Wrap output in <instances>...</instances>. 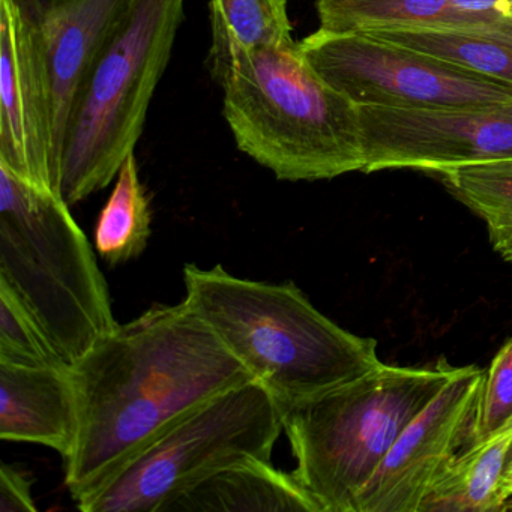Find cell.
<instances>
[{
	"mask_svg": "<svg viewBox=\"0 0 512 512\" xmlns=\"http://www.w3.org/2000/svg\"><path fill=\"white\" fill-rule=\"evenodd\" d=\"M0 166L61 196L46 83L13 0H0Z\"/></svg>",
	"mask_w": 512,
	"mask_h": 512,
	"instance_id": "obj_12",
	"label": "cell"
},
{
	"mask_svg": "<svg viewBox=\"0 0 512 512\" xmlns=\"http://www.w3.org/2000/svg\"><path fill=\"white\" fill-rule=\"evenodd\" d=\"M0 362L31 367L70 365L59 356L37 320L4 283H0Z\"/></svg>",
	"mask_w": 512,
	"mask_h": 512,
	"instance_id": "obj_21",
	"label": "cell"
},
{
	"mask_svg": "<svg viewBox=\"0 0 512 512\" xmlns=\"http://www.w3.org/2000/svg\"><path fill=\"white\" fill-rule=\"evenodd\" d=\"M485 370L467 365L395 440L353 512H421L434 485L469 446Z\"/></svg>",
	"mask_w": 512,
	"mask_h": 512,
	"instance_id": "obj_10",
	"label": "cell"
},
{
	"mask_svg": "<svg viewBox=\"0 0 512 512\" xmlns=\"http://www.w3.org/2000/svg\"><path fill=\"white\" fill-rule=\"evenodd\" d=\"M320 29L331 32L463 29L512 38V25L485 22L451 0H317Z\"/></svg>",
	"mask_w": 512,
	"mask_h": 512,
	"instance_id": "obj_15",
	"label": "cell"
},
{
	"mask_svg": "<svg viewBox=\"0 0 512 512\" xmlns=\"http://www.w3.org/2000/svg\"><path fill=\"white\" fill-rule=\"evenodd\" d=\"M0 283L7 284L67 364L116 326L94 250L55 191L0 166Z\"/></svg>",
	"mask_w": 512,
	"mask_h": 512,
	"instance_id": "obj_4",
	"label": "cell"
},
{
	"mask_svg": "<svg viewBox=\"0 0 512 512\" xmlns=\"http://www.w3.org/2000/svg\"><path fill=\"white\" fill-rule=\"evenodd\" d=\"M182 20L184 0H134L95 59L62 145L59 191L68 205L109 187L134 154Z\"/></svg>",
	"mask_w": 512,
	"mask_h": 512,
	"instance_id": "obj_6",
	"label": "cell"
},
{
	"mask_svg": "<svg viewBox=\"0 0 512 512\" xmlns=\"http://www.w3.org/2000/svg\"><path fill=\"white\" fill-rule=\"evenodd\" d=\"M79 433V395L71 365L0 362V439L47 446L65 460Z\"/></svg>",
	"mask_w": 512,
	"mask_h": 512,
	"instance_id": "obj_13",
	"label": "cell"
},
{
	"mask_svg": "<svg viewBox=\"0 0 512 512\" xmlns=\"http://www.w3.org/2000/svg\"><path fill=\"white\" fill-rule=\"evenodd\" d=\"M439 176L482 218L494 251L512 263V160L455 167Z\"/></svg>",
	"mask_w": 512,
	"mask_h": 512,
	"instance_id": "obj_20",
	"label": "cell"
},
{
	"mask_svg": "<svg viewBox=\"0 0 512 512\" xmlns=\"http://www.w3.org/2000/svg\"><path fill=\"white\" fill-rule=\"evenodd\" d=\"M212 76L233 56L293 41L287 0H211L209 2Z\"/></svg>",
	"mask_w": 512,
	"mask_h": 512,
	"instance_id": "obj_17",
	"label": "cell"
},
{
	"mask_svg": "<svg viewBox=\"0 0 512 512\" xmlns=\"http://www.w3.org/2000/svg\"><path fill=\"white\" fill-rule=\"evenodd\" d=\"M457 10L496 25H512V17L505 13L503 0H451Z\"/></svg>",
	"mask_w": 512,
	"mask_h": 512,
	"instance_id": "obj_24",
	"label": "cell"
},
{
	"mask_svg": "<svg viewBox=\"0 0 512 512\" xmlns=\"http://www.w3.org/2000/svg\"><path fill=\"white\" fill-rule=\"evenodd\" d=\"M32 478L22 467L0 466V512H35Z\"/></svg>",
	"mask_w": 512,
	"mask_h": 512,
	"instance_id": "obj_23",
	"label": "cell"
},
{
	"mask_svg": "<svg viewBox=\"0 0 512 512\" xmlns=\"http://www.w3.org/2000/svg\"><path fill=\"white\" fill-rule=\"evenodd\" d=\"M281 433L280 403L251 380L182 416L77 506L85 512H167L215 473L271 458Z\"/></svg>",
	"mask_w": 512,
	"mask_h": 512,
	"instance_id": "obj_7",
	"label": "cell"
},
{
	"mask_svg": "<svg viewBox=\"0 0 512 512\" xmlns=\"http://www.w3.org/2000/svg\"><path fill=\"white\" fill-rule=\"evenodd\" d=\"M503 8L509 17H512V0H503Z\"/></svg>",
	"mask_w": 512,
	"mask_h": 512,
	"instance_id": "obj_26",
	"label": "cell"
},
{
	"mask_svg": "<svg viewBox=\"0 0 512 512\" xmlns=\"http://www.w3.org/2000/svg\"><path fill=\"white\" fill-rule=\"evenodd\" d=\"M512 425V337L485 370L469 445Z\"/></svg>",
	"mask_w": 512,
	"mask_h": 512,
	"instance_id": "obj_22",
	"label": "cell"
},
{
	"mask_svg": "<svg viewBox=\"0 0 512 512\" xmlns=\"http://www.w3.org/2000/svg\"><path fill=\"white\" fill-rule=\"evenodd\" d=\"M316 73L358 106L430 110L512 100V85L361 32L319 29L299 43Z\"/></svg>",
	"mask_w": 512,
	"mask_h": 512,
	"instance_id": "obj_8",
	"label": "cell"
},
{
	"mask_svg": "<svg viewBox=\"0 0 512 512\" xmlns=\"http://www.w3.org/2000/svg\"><path fill=\"white\" fill-rule=\"evenodd\" d=\"M512 446V425L466 446L434 485L421 512L502 511L500 484Z\"/></svg>",
	"mask_w": 512,
	"mask_h": 512,
	"instance_id": "obj_16",
	"label": "cell"
},
{
	"mask_svg": "<svg viewBox=\"0 0 512 512\" xmlns=\"http://www.w3.org/2000/svg\"><path fill=\"white\" fill-rule=\"evenodd\" d=\"M190 310L281 407L317 397L382 364L377 341L341 328L292 281L265 283L221 265L184 266Z\"/></svg>",
	"mask_w": 512,
	"mask_h": 512,
	"instance_id": "obj_2",
	"label": "cell"
},
{
	"mask_svg": "<svg viewBox=\"0 0 512 512\" xmlns=\"http://www.w3.org/2000/svg\"><path fill=\"white\" fill-rule=\"evenodd\" d=\"M214 79L236 145L275 178L313 182L364 172L358 104L316 73L299 43L239 53Z\"/></svg>",
	"mask_w": 512,
	"mask_h": 512,
	"instance_id": "obj_3",
	"label": "cell"
},
{
	"mask_svg": "<svg viewBox=\"0 0 512 512\" xmlns=\"http://www.w3.org/2000/svg\"><path fill=\"white\" fill-rule=\"evenodd\" d=\"M151 199L140 181L136 157L130 155L116 176L95 226L98 256L110 266L124 265L142 256L152 235Z\"/></svg>",
	"mask_w": 512,
	"mask_h": 512,
	"instance_id": "obj_18",
	"label": "cell"
},
{
	"mask_svg": "<svg viewBox=\"0 0 512 512\" xmlns=\"http://www.w3.org/2000/svg\"><path fill=\"white\" fill-rule=\"evenodd\" d=\"M512 85V38L463 29L361 32Z\"/></svg>",
	"mask_w": 512,
	"mask_h": 512,
	"instance_id": "obj_19",
	"label": "cell"
},
{
	"mask_svg": "<svg viewBox=\"0 0 512 512\" xmlns=\"http://www.w3.org/2000/svg\"><path fill=\"white\" fill-rule=\"evenodd\" d=\"M508 509H512V500L511 503H509Z\"/></svg>",
	"mask_w": 512,
	"mask_h": 512,
	"instance_id": "obj_27",
	"label": "cell"
},
{
	"mask_svg": "<svg viewBox=\"0 0 512 512\" xmlns=\"http://www.w3.org/2000/svg\"><path fill=\"white\" fill-rule=\"evenodd\" d=\"M134 0H13L43 71L61 184L62 145L74 98ZM61 193V191H59Z\"/></svg>",
	"mask_w": 512,
	"mask_h": 512,
	"instance_id": "obj_11",
	"label": "cell"
},
{
	"mask_svg": "<svg viewBox=\"0 0 512 512\" xmlns=\"http://www.w3.org/2000/svg\"><path fill=\"white\" fill-rule=\"evenodd\" d=\"M364 173L512 160V100L490 106L407 110L359 106Z\"/></svg>",
	"mask_w": 512,
	"mask_h": 512,
	"instance_id": "obj_9",
	"label": "cell"
},
{
	"mask_svg": "<svg viewBox=\"0 0 512 512\" xmlns=\"http://www.w3.org/2000/svg\"><path fill=\"white\" fill-rule=\"evenodd\" d=\"M322 512L292 473L271 458H251L215 473L167 512Z\"/></svg>",
	"mask_w": 512,
	"mask_h": 512,
	"instance_id": "obj_14",
	"label": "cell"
},
{
	"mask_svg": "<svg viewBox=\"0 0 512 512\" xmlns=\"http://www.w3.org/2000/svg\"><path fill=\"white\" fill-rule=\"evenodd\" d=\"M380 364L370 373L283 409L293 475L322 512H353L365 482L404 428L460 371Z\"/></svg>",
	"mask_w": 512,
	"mask_h": 512,
	"instance_id": "obj_5",
	"label": "cell"
},
{
	"mask_svg": "<svg viewBox=\"0 0 512 512\" xmlns=\"http://www.w3.org/2000/svg\"><path fill=\"white\" fill-rule=\"evenodd\" d=\"M500 496H502L505 509H508L509 503H511L512 500V446L511 449H509L508 463H506L502 484H500Z\"/></svg>",
	"mask_w": 512,
	"mask_h": 512,
	"instance_id": "obj_25",
	"label": "cell"
},
{
	"mask_svg": "<svg viewBox=\"0 0 512 512\" xmlns=\"http://www.w3.org/2000/svg\"><path fill=\"white\" fill-rule=\"evenodd\" d=\"M71 370L80 433L64 464L77 505L182 416L254 380L185 301L119 323Z\"/></svg>",
	"mask_w": 512,
	"mask_h": 512,
	"instance_id": "obj_1",
	"label": "cell"
}]
</instances>
